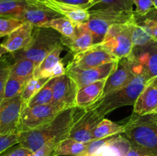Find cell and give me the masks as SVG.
<instances>
[{
    "label": "cell",
    "instance_id": "cell-1",
    "mask_svg": "<svg viewBox=\"0 0 157 156\" xmlns=\"http://www.w3.org/2000/svg\"><path fill=\"white\" fill-rule=\"evenodd\" d=\"M76 107L63 110L50 122L29 131L18 132V145L35 152L50 141H58L68 136Z\"/></svg>",
    "mask_w": 157,
    "mask_h": 156
},
{
    "label": "cell",
    "instance_id": "cell-2",
    "mask_svg": "<svg viewBox=\"0 0 157 156\" xmlns=\"http://www.w3.org/2000/svg\"><path fill=\"white\" fill-rule=\"evenodd\" d=\"M124 127V137L132 148L147 156H157V124L133 114Z\"/></svg>",
    "mask_w": 157,
    "mask_h": 156
},
{
    "label": "cell",
    "instance_id": "cell-3",
    "mask_svg": "<svg viewBox=\"0 0 157 156\" xmlns=\"http://www.w3.org/2000/svg\"><path fill=\"white\" fill-rule=\"evenodd\" d=\"M152 80L143 70L124 88L104 96L94 105L88 108L94 109L101 116L104 117L107 113L120 107L133 106L138 96Z\"/></svg>",
    "mask_w": 157,
    "mask_h": 156
},
{
    "label": "cell",
    "instance_id": "cell-4",
    "mask_svg": "<svg viewBox=\"0 0 157 156\" xmlns=\"http://www.w3.org/2000/svg\"><path fill=\"white\" fill-rule=\"evenodd\" d=\"M61 44V35L55 29L35 26L30 43L11 55L14 60L27 58L34 62L36 67L48 54Z\"/></svg>",
    "mask_w": 157,
    "mask_h": 156
},
{
    "label": "cell",
    "instance_id": "cell-5",
    "mask_svg": "<svg viewBox=\"0 0 157 156\" xmlns=\"http://www.w3.org/2000/svg\"><path fill=\"white\" fill-rule=\"evenodd\" d=\"M90 17L84 27L91 33L94 44H100L110 26L126 24L135 19L134 12H117L113 10H88Z\"/></svg>",
    "mask_w": 157,
    "mask_h": 156
},
{
    "label": "cell",
    "instance_id": "cell-6",
    "mask_svg": "<svg viewBox=\"0 0 157 156\" xmlns=\"http://www.w3.org/2000/svg\"><path fill=\"white\" fill-rule=\"evenodd\" d=\"M78 109V112L76 107L74 113L67 138L78 142L87 144L94 141V130L104 117L93 108Z\"/></svg>",
    "mask_w": 157,
    "mask_h": 156
},
{
    "label": "cell",
    "instance_id": "cell-7",
    "mask_svg": "<svg viewBox=\"0 0 157 156\" xmlns=\"http://www.w3.org/2000/svg\"><path fill=\"white\" fill-rule=\"evenodd\" d=\"M130 22L110 26L103 41L100 43L118 60L130 56L133 50Z\"/></svg>",
    "mask_w": 157,
    "mask_h": 156
},
{
    "label": "cell",
    "instance_id": "cell-8",
    "mask_svg": "<svg viewBox=\"0 0 157 156\" xmlns=\"http://www.w3.org/2000/svg\"><path fill=\"white\" fill-rule=\"evenodd\" d=\"M143 70L142 67L130 55L119 59L116 69L107 78L101 99L124 88Z\"/></svg>",
    "mask_w": 157,
    "mask_h": 156
},
{
    "label": "cell",
    "instance_id": "cell-9",
    "mask_svg": "<svg viewBox=\"0 0 157 156\" xmlns=\"http://www.w3.org/2000/svg\"><path fill=\"white\" fill-rule=\"evenodd\" d=\"M61 111V109L51 103L33 107L22 106L17 132L38 128L52 120Z\"/></svg>",
    "mask_w": 157,
    "mask_h": 156
},
{
    "label": "cell",
    "instance_id": "cell-10",
    "mask_svg": "<svg viewBox=\"0 0 157 156\" xmlns=\"http://www.w3.org/2000/svg\"><path fill=\"white\" fill-rule=\"evenodd\" d=\"M117 61L119 60L102 44H96L81 53L74 54L73 59L67 66L81 69H90Z\"/></svg>",
    "mask_w": 157,
    "mask_h": 156
},
{
    "label": "cell",
    "instance_id": "cell-11",
    "mask_svg": "<svg viewBox=\"0 0 157 156\" xmlns=\"http://www.w3.org/2000/svg\"><path fill=\"white\" fill-rule=\"evenodd\" d=\"M117 62L118 61H113L90 69H81L67 66L66 74L74 81L78 89H79L96 81L107 79L116 69Z\"/></svg>",
    "mask_w": 157,
    "mask_h": 156
},
{
    "label": "cell",
    "instance_id": "cell-12",
    "mask_svg": "<svg viewBox=\"0 0 157 156\" xmlns=\"http://www.w3.org/2000/svg\"><path fill=\"white\" fill-rule=\"evenodd\" d=\"M78 90L74 81L66 73L55 77L51 104L61 110L75 107V97Z\"/></svg>",
    "mask_w": 157,
    "mask_h": 156
},
{
    "label": "cell",
    "instance_id": "cell-13",
    "mask_svg": "<svg viewBox=\"0 0 157 156\" xmlns=\"http://www.w3.org/2000/svg\"><path fill=\"white\" fill-rule=\"evenodd\" d=\"M22 106L21 96L2 101L0 103V135L17 132Z\"/></svg>",
    "mask_w": 157,
    "mask_h": 156
},
{
    "label": "cell",
    "instance_id": "cell-14",
    "mask_svg": "<svg viewBox=\"0 0 157 156\" xmlns=\"http://www.w3.org/2000/svg\"><path fill=\"white\" fill-rule=\"evenodd\" d=\"M130 57L151 79L157 77V41L140 47H133Z\"/></svg>",
    "mask_w": 157,
    "mask_h": 156
},
{
    "label": "cell",
    "instance_id": "cell-15",
    "mask_svg": "<svg viewBox=\"0 0 157 156\" xmlns=\"http://www.w3.org/2000/svg\"><path fill=\"white\" fill-rule=\"evenodd\" d=\"M28 1L37 3L48 9H52L67 19L71 21L75 24L85 23L90 17V14L87 9L64 4L56 0H28Z\"/></svg>",
    "mask_w": 157,
    "mask_h": 156
},
{
    "label": "cell",
    "instance_id": "cell-16",
    "mask_svg": "<svg viewBox=\"0 0 157 156\" xmlns=\"http://www.w3.org/2000/svg\"><path fill=\"white\" fill-rule=\"evenodd\" d=\"M157 111V77L152 80L138 96L133 105V113L146 116Z\"/></svg>",
    "mask_w": 157,
    "mask_h": 156
},
{
    "label": "cell",
    "instance_id": "cell-17",
    "mask_svg": "<svg viewBox=\"0 0 157 156\" xmlns=\"http://www.w3.org/2000/svg\"><path fill=\"white\" fill-rule=\"evenodd\" d=\"M35 26L29 22H23L21 26L9 34L6 40L1 43L7 53H13L25 48L32 38Z\"/></svg>",
    "mask_w": 157,
    "mask_h": 156
},
{
    "label": "cell",
    "instance_id": "cell-18",
    "mask_svg": "<svg viewBox=\"0 0 157 156\" xmlns=\"http://www.w3.org/2000/svg\"><path fill=\"white\" fill-rule=\"evenodd\" d=\"M26 2L27 6L25 10L20 18V20L23 22H29L34 26L40 27L51 20L63 17L58 12L41 5L28 0H26Z\"/></svg>",
    "mask_w": 157,
    "mask_h": 156
},
{
    "label": "cell",
    "instance_id": "cell-19",
    "mask_svg": "<svg viewBox=\"0 0 157 156\" xmlns=\"http://www.w3.org/2000/svg\"><path fill=\"white\" fill-rule=\"evenodd\" d=\"M106 80L107 79L101 80L78 89L75 97V107L88 108L101 100Z\"/></svg>",
    "mask_w": 157,
    "mask_h": 156
},
{
    "label": "cell",
    "instance_id": "cell-20",
    "mask_svg": "<svg viewBox=\"0 0 157 156\" xmlns=\"http://www.w3.org/2000/svg\"><path fill=\"white\" fill-rule=\"evenodd\" d=\"M61 43L73 54L81 53L94 44L91 33L82 24H76V35L72 38L61 36Z\"/></svg>",
    "mask_w": 157,
    "mask_h": 156
},
{
    "label": "cell",
    "instance_id": "cell-21",
    "mask_svg": "<svg viewBox=\"0 0 157 156\" xmlns=\"http://www.w3.org/2000/svg\"><path fill=\"white\" fill-rule=\"evenodd\" d=\"M64 50V46H58L54 49L44 59L35 67L33 73L34 78H51V73L54 67L61 61L60 55Z\"/></svg>",
    "mask_w": 157,
    "mask_h": 156
},
{
    "label": "cell",
    "instance_id": "cell-22",
    "mask_svg": "<svg viewBox=\"0 0 157 156\" xmlns=\"http://www.w3.org/2000/svg\"><path fill=\"white\" fill-rule=\"evenodd\" d=\"M87 145L66 138L57 144L52 156H83L85 153Z\"/></svg>",
    "mask_w": 157,
    "mask_h": 156
},
{
    "label": "cell",
    "instance_id": "cell-23",
    "mask_svg": "<svg viewBox=\"0 0 157 156\" xmlns=\"http://www.w3.org/2000/svg\"><path fill=\"white\" fill-rule=\"evenodd\" d=\"M88 10H113L125 12H134L133 0H94L91 6Z\"/></svg>",
    "mask_w": 157,
    "mask_h": 156
},
{
    "label": "cell",
    "instance_id": "cell-24",
    "mask_svg": "<svg viewBox=\"0 0 157 156\" xmlns=\"http://www.w3.org/2000/svg\"><path fill=\"white\" fill-rule=\"evenodd\" d=\"M124 125H118L113 121L104 118L94 130L93 139L94 141L98 140L110 136L120 135L124 133Z\"/></svg>",
    "mask_w": 157,
    "mask_h": 156
},
{
    "label": "cell",
    "instance_id": "cell-25",
    "mask_svg": "<svg viewBox=\"0 0 157 156\" xmlns=\"http://www.w3.org/2000/svg\"><path fill=\"white\" fill-rule=\"evenodd\" d=\"M26 6V0H0V17L20 19Z\"/></svg>",
    "mask_w": 157,
    "mask_h": 156
},
{
    "label": "cell",
    "instance_id": "cell-26",
    "mask_svg": "<svg viewBox=\"0 0 157 156\" xmlns=\"http://www.w3.org/2000/svg\"><path fill=\"white\" fill-rule=\"evenodd\" d=\"M131 41L133 47H140L149 44L154 41L150 31L144 25L138 22L136 19L130 23Z\"/></svg>",
    "mask_w": 157,
    "mask_h": 156
},
{
    "label": "cell",
    "instance_id": "cell-27",
    "mask_svg": "<svg viewBox=\"0 0 157 156\" xmlns=\"http://www.w3.org/2000/svg\"><path fill=\"white\" fill-rule=\"evenodd\" d=\"M40 27L52 28L57 31L61 36L67 38H72L76 35V24L64 17L51 20Z\"/></svg>",
    "mask_w": 157,
    "mask_h": 156
},
{
    "label": "cell",
    "instance_id": "cell-28",
    "mask_svg": "<svg viewBox=\"0 0 157 156\" xmlns=\"http://www.w3.org/2000/svg\"><path fill=\"white\" fill-rule=\"evenodd\" d=\"M55 77L50 78L49 80L43 86L42 88L25 104V106L33 107L35 106L50 104L52 99V90Z\"/></svg>",
    "mask_w": 157,
    "mask_h": 156
},
{
    "label": "cell",
    "instance_id": "cell-29",
    "mask_svg": "<svg viewBox=\"0 0 157 156\" xmlns=\"http://www.w3.org/2000/svg\"><path fill=\"white\" fill-rule=\"evenodd\" d=\"M30 78H18L9 74L5 86L4 99H12L21 96Z\"/></svg>",
    "mask_w": 157,
    "mask_h": 156
},
{
    "label": "cell",
    "instance_id": "cell-30",
    "mask_svg": "<svg viewBox=\"0 0 157 156\" xmlns=\"http://www.w3.org/2000/svg\"><path fill=\"white\" fill-rule=\"evenodd\" d=\"M35 69V64L32 61L27 58H19L11 64L9 74L18 78H30L33 76Z\"/></svg>",
    "mask_w": 157,
    "mask_h": 156
},
{
    "label": "cell",
    "instance_id": "cell-31",
    "mask_svg": "<svg viewBox=\"0 0 157 156\" xmlns=\"http://www.w3.org/2000/svg\"><path fill=\"white\" fill-rule=\"evenodd\" d=\"M49 79L50 78H34L33 76L30 78L21 94L23 105H25L42 88Z\"/></svg>",
    "mask_w": 157,
    "mask_h": 156
},
{
    "label": "cell",
    "instance_id": "cell-32",
    "mask_svg": "<svg viewBox=\"0 0 157 156\" xmlns=\"http://www.w3.org/2000/svg\"><path fill=\"white\" fill-rule=\"evenodd\" d=\"M23 24V21L15 18L0 17V38L8 36Z\"/></svg>",
    "mask_w": 157,
    "mask_h": 156
},
{
    "label": "cell",
    "instance_id": "cell-33",
    "mask_svg": "<svg viewBox=\"0 0 157 156\" xmlns=\"http://www.w3.org/2000/svg\"><path fill=\"white\" fill-rule=\"evenodd\" d=\"M11 63L6 57H2L0 59V103L4 99L5 86L9 75Z\"/></svg>",
    "mask_w": 157,
    "mask_h": 156
},
{
    "label": "cell",
    "instance_id": "cell-34",
    "mask_svg": "<svg viewBox=\"0 0 157 156\" xmlns=\"http://www.w3.org/2000/svg\"><path fill=\"white\" fill-rule=\"evenodd\" d=\"M133 2L136 6L134 11L136 17L146 16L155 8L153 0H133Z\"/></svg>",
    "mask_w": 157,
    "mask_h": 156
},
{
    "label": "cell",
    "instance_id": "cell-35",
    "mask_svg": "<svg viewBox=\"0 0 157 156\" xmlns=\"http://www.w3.org/2000/svg\"><path fill=\"white\" fill-rule=\"evenodd\" d=\"M117 136V135L110 136V137L104 138V139H98V140L92 141V142L87 143L85 153H84V154L83 156H90L92 155V154H94V153H96L98 150L101 149V148H104V146H106V145H107L109 142H111Z\"/></svg>",
    "mask_w": 157,
    "mask_h": 156
},
{
    "label": "cell",
    "instance_id": "cell-36",
    "mask_svg": "<svg viewBox=\"0 0 157 156\" xmlns=\"http://www.w3.org/2000/svg\"><path fill=\"white\" fill-rule=\"evenodd\" d=\"M18 144V132L0 135V154L11 147Z\"/></svg>",
    "mask_w": 157,
    "mask_h": 156
},
{
    "label": "cell",
    "instance_id": "cell-37",
    "mask_svg": "<svg viewBox=\"0 0 157 156\" xmlns=\"http://www.w3.org/2000/svg\"><path fill=\"white\" fill-rule=\"evenodd\" d=\"M58 142V141L55 140L50 141L36 150L35 152H32L30 156H52L53 151H55V147Z\"/></svg>",
    "mask_w": 157,
    "mask_h": 156
},
{
    "label": "cell",
    "instance_id": "cell-38",
    "mask_svg": "<svg viewBox=\"0 0 157 156\" xmlns=\"http://www.w3.org/2000/svg\"><path fill=\"white\" fill-rule=\"evenodd\" d=\"M32 154V151L31 150L18 145V146L12 148L10 151H8L7 149L4 152L2 153L0 156H30Z\"/></svg>",
    "mask_w": 157,
    "mask_h": 156
},
{
    "label": "cell",
    "instance_id": "cell-39",
    "mask_svg": "<svg viewBox=\"0 0 157 156\" xmlns=\"http://www.w3.org/2000/svg\"><path fill=\"white\" fill-rule=\"evenodd\" d=\"M56 1L64 3V4L77 6L81 9H87V10L90 9L92 3L90 0H56Z\"/></svg>",
    "mask_w": 157,
    "mask_h": 156
},
{
    "label": "cell",
    "instance_id": "cell-40",
    "mask_svg": "<svg viewBox=\"0 0 157 156\" xmlns=\"http://www.w3.org/2000/svg\"><path fill=\"white\" fill-rule=\"evenodd\" d=\"M66 73V68L64 67V64L62 63V61H60L57 64V65L55 66L53 68V70H52V73H51V78L54 77H58V76H62V75L65 74Z\"/></svg>",
    "mask_w": 157,
    "mask_h": 156
},
{
    "label": "cell",
    "instance_id": "cell-41",
    "mask_svg": "<svg viewBox=\"0 0 157 156\" xmlns=\"http://www.w3.org/2000/svg\"><path fill=\"white\" fill-rule=\"evenodd\" d=\"M125 156H147V155L139 152V151H136V150H135L134 148H133L131 147V148H130V149L128 151V152L126 154Z\"/></svg>",
    "mask_w": 157,
    "mask_h": 156
},
{
    "label": "cell",
    "instance_id": "cell-42",
    "mask_svg": "<svg viewBox=\"0 0 157 156\" xmlns=\"http://www.w3.org/2000/svg\"><path fill=\"white\" fill-rule=\"evenodd\" d=\"M145 116L147 119H149V120L151 121V122L157 124V111L154 113H152V114H149V115H146V116Z\"/></svg>",
    "mask_w": 157,
    "mask_h": 156
},
{
    "label": "cell",
    "instance_id": "cell-43",
    "mask_svg": "<svg viewBox=\"0 0 157 156\" xmlns=\"http://www.w3.org/2000/svg\"><path fill=\"white\" fill-rule=\"evenodd\" d=\"M110 149H111V148H110ZM112 151H113V152H112V154H110V155H104V154H103V153H100V154H98V153L96 152V153H94V154H92V155H90V156H118L117 154L116 153H115L114 151H113V150H112Z\"/></svg>",
    "mask_w": 157,
    "mask_h": 156
},
{
    "label": "cell",
    "instance_id": "cell-44",
    "mask_svg": "<svg viewBox=\"0 0 157 156\" xmlns=\"http://www.w3.org/2000/svg\"><path fill=\"white\" fill-rule=\"evenodd\" d=\"M6 53H7L6 50L2 47V44H0V59H1V58L3 57V55Z\"/></svg>",
    "mask_w": 157,
    "mask_h": 156
},
{
    "label": "cell",
    "instance_id": "cell-45",
    "mask_svg": "<svg viewBox=\"0 0 157 156\" xmlns=\"http://www.w3.org/2000/svg\"><path fill=\"white\" fill-rule=\"evenodd\" d=\"M153 5H154L155 9L157 10V0H153Z\"/></svg>",
    "mask_w": 157,
    "mask_h": 156
}]
</instances>
